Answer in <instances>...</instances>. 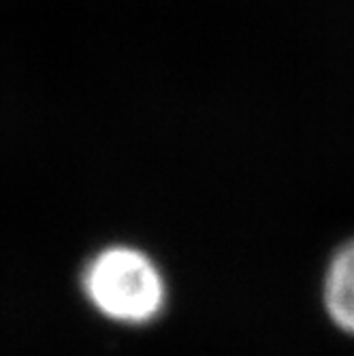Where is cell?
<instances>
[{
  "label": "cell",
  "mask_w": 354,
  "mask_h": 356,
  "mask_svg": "<svg viewBox=\"0 0 354 356\" xmlns=\"http://www.w3.org/2000/svg\"><path fill=\"white\" fill-rule=\"evenodd\" d=\"M79 286L96 314L124 327L154 325L169 301L167 280L158 263L128 243L94 252L79 273Z\"/></svg>",
  "instance_id": "cell-1"
},
{
  "label": "cell",
  "mask_w": 354,
  "mask_h": 356,
  "mask_svg": "<svg viewBox=\"0 0 354 356\" xmlns=\"http://www.w3.org/2000/svg\"><path fill=\"white\" fill-rule=\"evenodd\" d=\"M323 295L333 325L354 335V239L333 254L327 267Z\"/></svg>",
  "instance_id": "cell-2"
}]
</instances>
